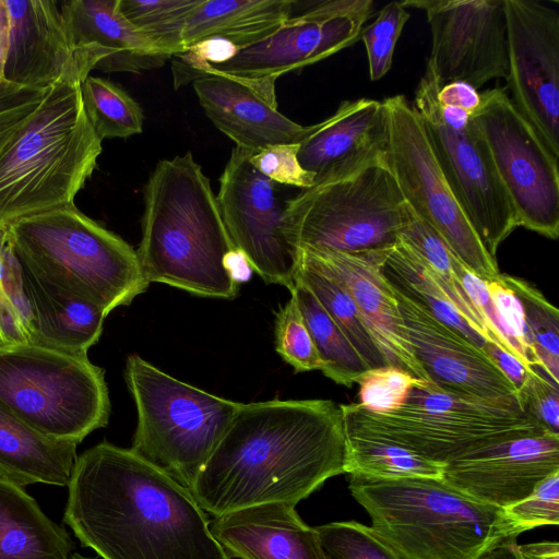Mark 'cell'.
I'll return each instance as SVG.
<instances>
[{
    "label": "cell",
    "mask_w": 559,
    "mask_h": 559,
    "mask_svg": "<svg viewBox=\"0 0 559 559\" xmlns=\"http://www.w3.org/2000/svg\"><path fill=\"white\" fill-rule=\"evenodd\" d=\"M63 523L103 559H230L191 491L107 441L76 456Z\"/></svg>",
    "instance_id": "1"
},
{
    "label": "cell",
    "mask_w": 559,
    "mask_h": 559,
    "mask_svg": "<svg viewBox=\"0 0 559 559\" xmlns=\"http://www.w3.org/2000/svg\"><path fill=\"white\" fill-rule=\"evenodd\" d=\"M345 428L331 400L241 403L190 491L214 516L269 502L296 506L344 474Z\"/></svg>",
    "instance_id": "2"
},
{
    "label": "cell",
    "mask_w": 559,
    "mask_h": 559,
    "mask_svg": "<svg viewBox=\"0 0 559 559\" xmlns=\"http://www.w3.org/2000/svg\"><path fill=\"white\" fill-rule=\"evenodd\" d=\"M142 238L136 250L148 284L233 299L240 262L224 225L216 195L190 152L162 159L144 190Z\"/></svg>",
    "instance_id": "3"
},
{
    "label": "cell",
    "mask_w": 559,
    "mask_h": 559,
    "mask_svg": "<svg viewBox=\"0 0 559 559\" xmlns=\"http://www.w3.org/2000/svg\"><path fill=\"white\" fill-rule=\"evenodd\" d=\"M81 81L67 76L0 151V226L74 204L102 153L83 106Z\"/></svg>",
    "instance_id": "4"
},
{
    "label": "cell",
    "mask_w": 559,
    "mask_h": 559,
    "mask_svg": "<svg viewBox=\"0 0 559 559\" xmlns=\"http://www.w3.org/2000/svg\"><path fill=\"white\" fill-rule=\"evenodd\" d=\"M348 489L372 530L405 559H478L521 532L504 510L441 478L349 475Z\"/></svg>",
    "instance_id": "5"
},
{
    "label": "cell",
    "mask_w": 559,
    "mask_h": 559,
    "mask_svg": "<svg viewBox=\"0 0 559 559\" xmlns=\"http://www.w3.org/2000/svg\"><path fill=\"white\" fill-rule=\"evenodd\" d=\"M7 228L31 271L108 314L130 305L150 285L136 250L74 204L21 218Z\"/></svg>",
    "instance_id": "6"
},
{
    "label": "cell",
    "mask_w": 559,
    "mask_h": 559,
    "mask_svg": "<svg viewBox=\"0 0 559 559\" xmlns=\"http://www.w3.org/2000/svg\"><path fill=\"white\" fill-rule=\"evenodd\" d=\"M341 409L344 421L442 465L488 444L546 431L524 413L518 395H461L432 383L413 388L390 413H373L359 403L341 404Z\"/></svg>",
    "instance_id": "7"
},
{
    "label": "cell",
    "mask_w": 559,
    "mask_h": 559,
    "mask_svg": "<svg viewBox=\"0 0 559 559\" xmlns=\"http://www.w3.org/2000/svg\"><path fill=\"white\" fill-rule=\"evenodd\" d=\"M284 217L296 248L355 252L394 245L408 213L384 152L286 200Z\"/></svg>",
    "instance_id": "8"
},
{
    "label": "cell",
    "mask_w": 559,
    "mask_h": 559,
    "mask_svg": "<svg viewBox=\"0 0 559 559\" xmlns=\"http://www.w3.org/2000/svg\"><path fill=\"white\" fill-rule=\"evenodd\" d=\"M124 378L138 412L131 449L190 490L241 403L185 383L136 354L128 357Z\"/></svg>",
    "instance_id": "9"
},
{
    "label": "cell",
    "mask_w": 559,
    "mask_h": 559,
    "mask_svg": "<svg viewBox=\"0 0 559 559\" xmlns=\"http://www.w3.org/2000/svg\"><path fill=\"white\" fill-rule=\"evenodd\" d=\"M0 404L43 433L81 443L109 420L104 369L87 355L0 346Z\"/></svg>",
    "instance_id": "10"
},
{
    "label": "cell",
    "mask_w": 559,
    "mask_h": 559,
    "mask_svg": "<svg viewBox=\"0 0 559 559\" xmlns=\"http://www.w3.org/2000/svg\"><path fill=\"white\" fill-rule=\"evenodd\" d=\"M439 87L435 74L426 67L413 107L454 197L483 246L496 259L498 247L519 227L515 212L472 116L441 106L437 100Z\"/></svg>",
    "instance_id": "11"
},
{
    "label": "cell",
    "mask_w": 559,
    "mask_h": 559,
    "mask_svg": "<svg viewBox=\"0 0 559 559\" xmlns=\"http://www.w3.org/2000/svg\"><path fill=\"white\" fill-rule=\"evenodd\" d=\"M389 121L385 158L406 204L427 222L451 251L486 282L500 276L492 258L448 185L421 119L404 95L383 100Z\"/></svg>",
    "instance_id": "12"
},
{
    "label": "cell",
    "mask_w": 559,
    "mask_h": 559,
    "mask_svg": "<svg viewBox=\"0 0 559 559\" xmlns=\"http://www.w3.org/2000/svg\"><path fill=\"white\" fill-rule=\"evenodd\" d=\"M472 121L486 143L519 227L559 236L558 158L520 114L506 88L480 92Z\"/></svg>",
    "instance_id": "13"
},
{
    "label": "cell",
    "mask_w": 559,
    "mask_h": 559,
    "mask_svg": "<svg viewBox=\"0 0 559 559\" xmlns=\"http://www.w3.org/2000/svg\"><path fill=\"white\" fill-rule=\"evenodd\" d=\"M253 152L235 146L216 195L230 240L251 271L289 290L299 269V248L289 240L277 183L250 163Z\"/></svg>",
    "instance_id": "14"
},
{
    "label": "cell",
    "mask_w": 559,
    "mask_h": 559,
    "mask_svg": "<svg viewBox=\"0 0 559 559\" xmlns=\"http://www.w3.org/2000/svg\"><path fill=\"white\" fill-rule=\"evenodd\" d=\"M372 0L313 2L269 37L245 48L224 63L206 66L247 81L275 84L288 72L317 63L355 44L373 13ZM200 75V76H201Z\"/></svg>",
    "instance_id": "15"
},
{
    "label": "cell",
    "mask_w": 559,
    "mask_h": 559,
    "mask_svg": "<svg viewBox=\"0 0 559 559\" xmlns=\"http://www.w3.org/2000/svg\"><path fill=\"white\" fill-rule=\"evenodd\" d=\"M503 7L510 98L558 158V9L537 0H503Z\"/></svg>",
    "instance_id": "16"
},
{
    "label": "cell",
    "mask_w": 559,
    "mask_h": 559,
    "mask_svg": "<svg viewBox=\"0 0 559 559\" xmlns=\"http://www.w3.org/2000/svg\"><path fill=\"white\" fill-rule=\"evenodd\" d=\"M426 12L431 34L427 67L440 86L461 81L477 91L507 79L508 46L503 0L401 1Z\"/></svg>",
    "instance_id": "17"
},
{
    "label": "cell",
    "mask_w": 559,
    "mask_h": 559,
    "mask_svg": "<svg viewBox=\"0 0 559 559\" xmlns=\"http://www.w3.org/2000/svg\"><path fill=\"white\" fill-rule=\"evenodd\" d=\"M559 472V435L543 431L467 452L443 465L442 479L481 502L506 508Z\"/></svg>",
    "instance_id": "18"
},
{
    "label": "cell",
    "mask_w": 559,
    "mask_h": 559,
    "mask_svg": "<svg viewBox=\"0 0 559 559\" xmlns=\"http://www.w3.org/2000/svg\"><path fill=\"white\" fill-rule=\"evenodd\" d=\"M299 262L345 288L388 365L431 383L415 356L393 289L381 273V249L343 252L299 248Z\"/></svg>",
    "instance_id": "19"
},
{
    "label": "cell",
    "mask_w": 559,
    "mask_h": 559,
    "mask_svg": "<svg viewBox=\"0 0 559 559\" xmlns=\"http://www.w3.org/2000/svg\"><path fill=\"white\" fill-rule=\"evenodd\" d=\"M392 289L415 356L432 384L477 397L518 395L515 386L481 347Z\"/></svg>",
    "instance_id": "20"
},
{
    "label": "cell",
    "mask_w": 559,
    "mask_h": 559,
    "mask_svg": "<svg viewBox=\"0 0 559 559\" xmlns=\"http://www.w3.org/2000/svg\"><path fill=\"white\" fill-rule=\"evenodd\" d=\"M192 85L207 118L240 148L300 144L313 130L278 111L275 84L206 72Z\"/></svg>",
    "instance_id": "21"
},
{
    "label": "cell",
    "mask_w": 559,
    "mask_h": 559,
    "mask_svg": "<svg viewBox=\"0 0 559 559\" xmlns=\"http://www.w3.org/2000/svg\"><path fill=\"white\" fill-rule=\"evenodd\" d=\"M7 5L11 31L3 80L48 91L67 76L86 79L55 1L7 0Z\"/></svg>",
    "instance_id": "22"
},
{
    "label": "cell",
    "mask_w": 559,
    "mask_h": 559,
    "mask_svg": "<svg viewBox=\"0 0 559 559\" xmlns=\"http://www.w3.org/2000/svg\"><path fill=\"white\" fill-rule=\"evenodd\" d=\"M60 12L86 78L94 69L138 73L169 60L122 14L119 0L64 1Z\"/></svg>",
    "instance_id": "23"
},
{
    "label": "cell",
    "mask_w": 559,
    "mask_h": 559,
    "mask_svg": "<svg viewBox=\"0 0 559 559\" xmlns=\"http://www.w3.org/2000/svg\"><path fill=\"white\" fill-rule=\"evenodd\" d=\"M388 140L383 100L366 97L344 100L332 116L313 124L311 133L299 144L297 157L317 183L384 153Z\"/></svg>",
    "instance_id": "24"
},
{
    "label": "cell",
    "mask_w": 559,
    "mask_h": 559,
    "mask_svg": "<svg viewBox=\"0 0 559 559\" xmlns=\"http://www.w3.org/2000/svg\"><path fill=\"white\" fill-rule=\"evenodd\" d=\"M210 530L229 558L322 559L314 527L289 503L237 509L215 516Z\"/></svg>",
    "instance_id": "25"
},
{
    "label": "cell",
    "mask_w": 559,
    "mask_h": 559,
    "mask_svg": "<svg viewBox=\"0 0 559 559\" xmlns=\"http://www.w3.org/2000/svg\"><path fill=\"white\" fill-rule=\"evenodd\" d=\"M22 266L33 317L32 344L87 355L98 342L108 313L86 298L38 276L23 262Z\"/></svg>",
    "instance_id": "26"
},
{
    "label": "cell",
    "mask_w": 559,
    "mask_h": 559,
    "mask_svg": "<svg viewBox=\"0 0 559 559\" xmlns=\"http://www.w3.org/2000/svg\"><path fill=\"white\" fill-rule=\"evenodd\" d=\"M78 444L43 433L0 404V478L68 486Z\"/></svg>",
    "instance_id": "27"
},
{
    "label": "cell",
    "mask_w": 559,
    "mask_h": 559,
    "mask_svg": "<svg viewBox=\"0 0 559 559\" xmlns=\"http://www.w3.org/2000/svg\"><path fill=\"white\" fill-rule=\"evenodd\" d=\"M298 2L292 0H202L188 19L183 47L223 38L238 48L251 46L281 28Z\"/></svg>",
    "instance_id": "28"
},
{
    "label": "cell",
    "mask_w": 559,
    "mask_h": 559,
    "mask_svg": "<svg viewBox=\"0 0 559 559\" xmlns=\"http://www.w3.org/2000/svg\"><path fill=\"white\" fill-rule=\"evenodd\" d=\"M75 545L21 486L0 478V559H70Z\"/></svg>",
    "instance_id": "29"
},
{
    "label": "cell",
    "mask_w": 559,
    "mask_h": 559,
    "mask_svg": "<svg viewBox=\"0 0 559 559\" xmlns=\"http://www.w3.org/2000/svg\"><path fill=\"white\" fill-rule=\"evenodd\" d=\"M381 273L395 290L483 348L487 340L475 331L453 304L440 281L400 236L394 245L381 249Z\"/></svg>",
    "instance_id": "30"
},
{
    "label": "cell",
    "mask_w": 559,
    "mask_h": 559,
    "mask_svg": "<svg viewBox=\"0 0 559 559\" xmlns=\"http://www.w3.org/2000/svg\"><path fill=\"white\" fill-rule=\"evenodd\" d=\"M344 473L380 479L441 478L443 465L374 432L344 421Z\"/></svg>",
    "instance_id": "31"
},
{
    "label": "cell",
    "mask_w": 559,
    "mask_h": 559,
    "mask_svg": "<svg viewBox=\"0 0 559 559\" xmlns=\"http://www.w3.org/2000/svg\"><path fill=\"white\" fill-rule=\"evenodd\" d=\"M290 294L296 297L322 361L320 371L337 384L353 386L369 367L316 296L302 283L295 281Z\"/></svg>",
    "instance_id": "32"
},
{
    "label": "cell",
    "mask_w": 559,
    "mask_h": 559,
    "mask_svg": "<svg viewBox=\"0 0 559 559\" xmlns=\"http://www.w3.org/2000/svg\"><path fill=\"white\" fill-rule=\"evenodd\" d=\"M406 203V202H405ZM407 205V204H406ZM408 219L400 237L423 259L459 311L485 340L491 341L485 322L465 293L454 269L456 257L438 233L407 205ZM492 342V341H491Z\"/></svg>",
    "instance_id": "33"
},
{
    "label": "cell",
    "mask_w": 559,
    "mask_h": 559,
    "mask_svg": "<svg viewBox=\"0 0 559 559\" xmlns=\"http://www.w3.org/2000/svg\"><path fill=\"white\" fill-rule=\"evenodd\" d=\"M295 281L302 283L316 296L369 369L388 365L357 306L337 281L301 262Z\"/></svg>",
    "instance_id": "34"
},
{
    "label": "cell",
    "mask_w": 559,
    "mask_h": 559,
    "mask_svg": "<svg viewBox=\"0 0 559 559\" xmlns=\"http://www.w3.org/2000/svg\"><path fill=\"white\" fill-rule=\"evenodd\" d=\"M81 95L86 116L102 141L142 133V107L115 83L88 75L81 83Z\"/></svg>",
    "instance_id": "35"
},
{
    "label": "cell",
    "mask_w": 559,
    "mask_h": 559,
    "mask_svg": "<svg viewBox=\"0 0 559 559\" xmlns=\"http://www.w3.org/2000/svg\"><path fill=\"white\" fill-rule=\"evenodd\" d=\"M202 0H119L122 14L155 48L171 57L185 47L183 31L189 16Z\"/></svg>",
    "instance_id": "36"
},
{
    "label": "cell",
    "mask_w": 559,
    "mask_h": 559,
    "mask_svg": "<svg viewBox=\"0 0 559 559\" xmlns=\"http://www.w3.org/2000/svg\"><path fill=\"white\" fill-rule=\"evenodd\" d=\"M519 299L539 370L559 384V311L527 281L501 274Z\"/></svg>",
    "instance_id": "37"
},
{
    "label": "cell",
    "mask_w": 559,
    "mask_h": 559,
    "mask_svg": "<svg viewBox=\"0 0 559 559\" xmlns=\"http://www.w3.org/2000/svg\"><path fill=\"white\" fill-rule=\"evenodd\" d=\"M322 559H405L371 526L355 521L314 527Z\"/></svg>",
    "instance_id": "38"
},
{
    "label": "cell",
    "mask_w": 559,
    "mask_h": 559,
    "mask_svg": "<svg viewBox=\"0 0 559 559\" xmlns=\"http://www.w3.org/2000/svg\"><path fill=\"white\" fill-rule=\"evenodd\" d=\"M275 349L296 372L322 368V361L293 294L276 312Z\"/></svg>",
    "instance_id": "39"
},
{
    "label": "cell",
    "mask_w": 559,
    "mask_h": 559,
    "mask_svg": "<svg viewBox=\"0 0 559 559\" xmlns=\"http://www.w3.org/2000/svg\"><path fill=\"white\" fill-rule=\"evenodd\" d=\"M409 16L401 1H392L381 9L369 26L362 28L360 38L366 48L371 81L380 80L391 69L396 43Z\"/></svg>",
    "instance_id": "40"
},
{
    "label": "cell",
    "mask_w": 559,
    "mask_h": 559,
    "mask_svg": "<svg viewBox=\"0 0 559 559\" xmlns=\"http://www.w3.org/2000/svg\"><path fill=\"white\" fill-rule=\"evenodd\" d=\"M357 383L359 384V404L373 413H390L399 409L411 390L425 383L411 373L386 365L366 370Z\"/></svg>",
    "instance_id": "41"
},
{
    "label": "cell",
    "mask_w": 559,
    "mask_h": 559,
    "mask_svg": "<svg viewBox=\"0 0 559 559\" xmlns=\"http://www.w3.org/2000/svg\"><path fill=\"white\" fill-rule=\"evenodd\" d=\"M489 295L501 325L502 337L511 352L523 365L539 369V361L531 345L522 306L501 278L487 282Z\"/></svg>",
    "instance_id": "42"
},
{
    "label": "cell",
    "mask_w": 559,
    "mask_h": 559,
    "mask_svg": "<svg viewBox=\"0 0 559 559\" xmlns=\"http://www.w3.org/2000/svg\"><path fill=\"white\" fill-rule=\"evenodd\" d=\"M518 530L525 531L559 524V472L540 481L532 493L503 508Z\"/></svg>",
    "instance_id": "43"
},
{
    "label": "cell",
    "mask_w": 559,
    "mask_h": 559,
    "mask_svg": "<svg viewBox=\"0 0 559 559\" xmlns=\"http://www.w3.org/2000/svg\"><path fill=\"white\" fill-rule=\"evenodd\" d=\"M518 399L524 413L544 430L559 435V384L534 368L518 391Z\"/></svg>",
    "instance_id": "44"
},
{
    "label": "cell",
    "mask_w": 559,
    "mask_h": 559,
    "mask_svg": "<svg viewBox=\"0 0 559 559\" xmlns=\"http://www.w3.org/2000/svg\"><path fill=\"white\" fill-rule=\"evenodd\" d=\"M240 48L223 38H206L186 47L171 57L175 88L197 80L206 66L224 63Z\"/></svg>",
    "instance_id": "45"
},
{
    "label": "cell",
    "mask_w": 559,
    "mask_h": 559,
    "mask_svg": "<svg viewBox=\"0 0 559 559\" xmlns=\"http://www.w3.org/2000/svg\"><path fill=\"white\" fill-rule=\"evenodd\" d=\"M299 144L267 146L250 156V163L262 175L278 185L311 188L314 176L305 170L297 157Z\"/></svg>",
    "instance_id": "46"
},
{
    "label": "cell",
    "mask_w": 559,
    "mask_h": 559,
    "mask_svg": "<svg viewBox=\"0 0 559 559\" xmlns=\"http://www.w3.org/2000/svg\"><path fill=\"white\" fill-rule=\"evenodd\" d=\"M46 93L7 82L0 75V133L24 122L40 105Z\"/></svg>",
    "instance_id": "47"
},
{
    "label": "cell",
    "mask_w": 559,
    "mask_h": 559,
    "mask_svg": "<svg viewBox=\"0 0 559 559\" xmlns=\"http://www.w3.org/2000/svg\"><path fill=\"white\" fill-rule=\"evenodd\" d=\"M437 100L441 106L459 108L473 116L480 105L481 97L480 91L471 84L455 81L438 88Z\"/></svg>",
    "instance_id": "48"
},
{
    "label": "cell",
    "mask_w": 559,
    "mask_h": 559,
    "mask_svg": "<svg viewBox=\"0 0 559 559\" xmlns=\"http://www.w3.org/2000/svg\"><path fill=\"white\" fill-rule=\"evenodd\" d=\"M483 349L511 381L518 392L526 381L530 371L534 368L526 367L512 354L491 341H486Z\"/></svg>",
    "instance_id": "49"
},
{
    "label": "cell",
    "mask_w": 559,
    "mask_h": 559,
    "mask_svg": "<svg viewBox=\"0 0 559 559\" xmlns=\"http://www.w3.org/2000/svg\"><path fill=\"white\" fill-rule=\"evenodd\" d=\"M7 231V227L0 226V246ZM21 344H26V341L3 298L0 284V346Z\"/></svg>",
    "instance_id": "50"
},
{
    "label": "cell",
    "mask_w": 559,
    "mask_h": 559,
    "mask_svg": "<svg viewBox=\"0 0 559 559\" xmlns=\"http://www.w3.org/2000/svg\"><path fill=\"white\" fill-rule=\"evenodd\" d=\"M522 559H559V545L557 542H540L518 545Z\"/></svg>",
    "instance_id": "51"
},
{
    "label": "cell",
    "mask_w": 559,
    "mask_h": 559,
    "mask_svg": "<svg viewBox=\"0 0 559 559\" xmlns=\"http://www.w3.org/2000/svg\"><path fill=\"white\" fill-rule=\"evenodd\" d=\"M11 20L7 0H0V75L7 57L10 41Z\"/></svg>",
    "instance_id": "52"
},
{
    "label": "cell",
    "mask_w": 559,
    "mask_h": 559,
    "mask_svg": "<svg viewBox=\"0 0 559 559\" xmlns=\"http://www.w3.org/2000/svg\"><path fill=\"white\" fill-rule=\"evenodd\" d=\"M516 538L504 539L491 547L478 559H522L519 550Z\"/></svg>",
    "instance_id": "53"
},
{
    "label": "cell",
    "mask_w": 559,
    "mask_h": 559,
    "mask_svg": "<svg viewBox=\"0 0 559 559\" xmlns=\"http://www.w3.org/2000/svg\"><path fill=\"white\" fill-rule=\"evenodd\" d=\"M23 123V122H22ZM17 124L2 133H0V151L2 150V147L10 141V139L12 138V135L14 134V132L19 129V127L22 124Z\"/></svg>",
    "instance_id": "54"
},
{
    "label": "cell",
    "mask_w": 559,
    "mask_h": 559,
    "mask_svg": "<svg viewBox=\"0 0 559 559\" xmlns=\"http://www.w3.org/2000/svg\"><path fill=\"white\" fill-rule=\"evenodd\" d=\"M70 559H92V558H87V557H84L78 552L73 554Z\"/></svg>",
    "instance_id": "55"
}]
</instances>
